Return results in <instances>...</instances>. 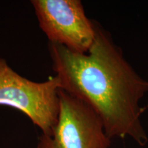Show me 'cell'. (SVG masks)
<instances>
[{
	"label": "cell",
	"instance_id": "cell-1",
	"mask_svg": "<svg viewBox=\"0 0 148 148\" xmlns=\"http://www.w3.org/2000/svg\"><path fill=\"white\" fill-rule=\"evenodd\" d=\"M95 36L87 53L49 42L53 70L61 89L93 110L109 138L130 137L140 147L148 142L140 101L148 93V79L127 62L110 33L95 21Z\"/></svg>",
	"mask_w": 148,
	"mask_h": 148
},
{
	"label": "cell",
	"instance_id": "cell-3",
	"mask_svg": "<svg viewBox=\"0 0 148 148\" xmlns=\"http://www.w3.org/2000/svg\"><path fill=\"white\" fill-rule=\"evenodd\" d=\"M59 114L49 134H42L36 148H110L111 139L100 117L87 104L60 89Z\"/></svg>",
	"mask_w": 148,
	"mask_h": 148
},
{
	"label": "cell",
	"instance_id": "cell-2",
	"mask_svg": "<svg viewBox=\"0 0 148 148\" xmlns=\"http://www.w3.org/2000/svg\"><path fill=\"white\" fill-rule=\"evenodd\" d=\"M60 79L50 77L35 82L14 71L6 60L0 58V105L17 109L49 134L58 121Z\"/></svg>",
	"mask_w": 148,
	"mask_h": 148
},
{
	"label": "cell",
	"instance_id": "cell-4",
	"mask_svg": "<svg viewBox=\"0 0 148 148\" xmlns=\"http://www.w3.org/2000/svg\"><path fill=\"white\" fill-rule=\"evenodd\" d=\"M39 25L49 42L85 53L95 36V21L86 15L79 0H32Z\"/></svg>",
	"mask_w": 148,
	"mask_h": 148
}]
</instances>
